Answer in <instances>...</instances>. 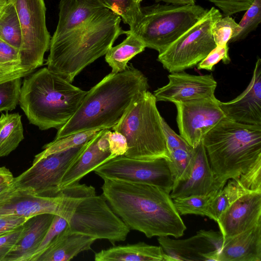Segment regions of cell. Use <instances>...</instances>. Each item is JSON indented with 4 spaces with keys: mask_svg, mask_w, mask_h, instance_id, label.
Masks as SVG:
<instances>
[{
    "mask_svg": "<svg viewBox=\"0 0 261 261\" xmlns=\"http://www.w3.org/2000/svg\"><path fill=\"white\" fill-rule=\"evenodd\" d=\"M168 83L154 91L156 101L173 103L215 97L217 83L213 75H193L176 72L168 76Z\"/></svg>",
    "mask_w": 261,
    "mask_h": 261,
    "instance_id": "obj_16",
    "label": "cell"
},
{
    "mask_svg": "<svg viewBox=\"0 0 261 261\" xmlns=\"http://www.w3.org/2000/svg\"><path fill=\"white\" fill-rule=\"evenodd\" d=\"M261 21V0H254L238 23L229 42L242 40L255 30Z\"/></svg>",
    "mask_w": 261,
    "mask_h": 261,
    "instance_id": "obj_33",
    "label": "cell"
},
{
    "mask_svg": "<svg viewBox=\"0 0 261 261\" xmlns=\"http://www.w3.org/2000/svg\"><path fill=\"white\" fill-rule=\"evenodd\" d=\"M218 261H261V223L224 239Z\"/></svg>",
    "mask_w": 261,
    "mask_h": 261,
    "instance_id": "obj_22",
    "label": "cell"
},
{
    "mask_svg": "<svg viewBox=\"0 0 261 261\" xmlns=\"http://www.w3.org/2000/svg\"><path fill=\"white\" fill-rule=\"evenodd\" d=\"M156 100L147 91L135 97L119 122L112 129L126 138L127 150L124 155L150 160L170 156L162 127Z\"/></svg>",
    "mask_w": 261,
    "mask_h": 261,
    "instance_id": "obj_6",
    "label": "cell"
},
{
    "mask_svg": "<svg viewBox=\"0 0 261 261\" xmlns=\"http://www.w3.org/2000/svg\"><path fill=\"white\" fill-rule=\"evenodd\" d=\"M161 125L168 151L177 148L192 150L193 148L180 136L177 134L161 116Z\"/></svg>",
    "mask_w": 261,
    "mask_h": 261,
    "instance_id": "obj_40",
    "label": "cell"
},
{
    "mask_svg": "<svg viewBox=\"0 0 261 261\" xmlns=\"http://www.w3.org/2000/svg\"><path fill=\"white\" fill-rule=\"evenodd\" d=\"M29 218L7 217L0 218V237L22 225Z\"/></svg>",
    "mask_w": 261,
    "mask_h": 261,
    "instance_id": "obj_46",
    "label": "cell"
},
{
    "mask_svg": "<svg viewBox=\"0 0 261 261\" xmlns=\"http://www.w3.org/2000/svg\"><path fill=\"white\" fill-rule=\"evenodd\" d=\"M158 241L163 252V261H218L224 239L220 230L201 229L185 239L165 236L159 237Z\"/></svg>",
    "mask_w": 261,
    "mask_h": 261,
    "instance_id": "obj_15",
    "label": "cell"
},
{
    "mask_svg": "<svg viewBox=\"0 0 261 261\" xmlns=\"http://www.w3.org/2000/svg\"><path fill=\"white\" fill-rule=\"evenodd\" d=\"M218 192L208 195H193L172 199L180 216L194 214L210 218L209 205Z\"/></svg>",
    "mask_w": 261,
    "mask_h": 261,
    "instance_id": "obj_30",
    "label": "cell"
},
{
    "mask_svg": "<svg viewBox=\"0 0 261 261\" xmlns=\"http://www.w3.org/2000/svg\"><path fill=\"white\" fill-rule=\"evenodd\" d=\"M14 178L9 169L5 167H0V186L4 184L12 182Z\"/></svg>",
    "mask_w": 261,
    "mask_h": 261,
    "instance_id": "obj_47",
    "label": "cell"
},
{
    "mask_svg": "<svg viewBox=\"0 0 261 261\" xmlns=\"http://www.w3.org/2000/svg\"><path fill=\"white\" fill-rule=\"evenodd\" d=\"M192 150L182 148L169 151L170 160L168 161L169 168L173 179V184L183 179L189 172L192 160Z\"/></svg>",
    "mask_w": 261,
    "mask_h": 261,
    "instance_id": "obj_34",
    "label": "cell"
},
{
    "mask_svg": "<svg viewBox=\"0 0 261 261\" xmlns=\"http://www.w3.org/2000/svg\"><path fill=\"white\" fill-rule=\"evenodd\" d=\"M103 180L102 195L130 229L148 238L184 235L187 227L170 193L151 185Z\"/></svg>",
    "mask_w": 261,
    "mask_h": 261,
    "instance_id": "obj_1",
    "label": "cell"
},
{
    "mask_svg": "<svg viewBox=\"0 0 261 261\" xmlns=\"http://www.w3.org/2000/svg\"><path fill=\"white\" fill-rule=\"evenodd\" d=\"M217 223L224 239L261 223V192L245 193L227 208Z\"/></svg>",
    "mask_w": 261,
    "mask_h": 261,
    "instance_id": "obj_18",
    "label": "cell"
},
{
    "mask_svg": "<svg viewBox=\"0 0 261 261\" xmlns=\"http://www.w3.org/2000/svg\"><path fill=\"white\" fill-rule=\"evenodd\" d=\"M238 23L230 16H222L213 24L212 33L216 46H224L228 44L234 34Z\"/></svg>",
    "mask_w": 261,
    "mask_h": 261,
    "instance_id": "obj_36",
    "label": "cell"
},
{
    "mask_svg": "<svg viewBox=\"0 0 261 261\" xmlns=\"http://www.w3.org/2000/svg\"><path fill=\"white\" fill-rule=\"evenodd\" d=\"M11 116V114L6 112V114L2 113L0 117V131L3 126L7 122Z\"/></svg>",
    "mask_w": 261,
    "mask_h": 261,
    "instance_id": "obj_49",
    "label": "cell"
},
{
    "mask_svg": "<svg viewBox=\"0 0 261 261\" xmlns=\"http://www.w3.org/2000/svg\"><path fill=\"white\" fill-rule=\"evenodd\" d=\"M217 192L209 205V218L216 222L221 215L234 201L248 192L235 179H230Z\"/></svg>",
    "mask_w": 261,
    "mask_h": 261,
    "instance_id": "obj_28",
    "label": "cell"
},
{
    "mask_svg": "<svg viewBox=\"0 0 261 261\" xmlns=\"http://www.w3.org/2000/svg\"><path fill=\"white\" fill-rule=\"evenodd\" d=\"M95 261H163L160 246L140 242L133 244L117 246L96 253Z\"/></svg>",
    "mask_w": 261,
    "mask_h": 261,
    "instance_id": "obj_25",
    "label": "cell"
},
{
    "mask_svg": "<svg viewBox=\"0 0 261 261\" xmlns=\"http://www.w3.org/2000/svg\"><path fill=\"white\" fill-rule=\"evenodd\" d=\"M105 8L101 0H60L58 22L50 43L58 42L83 27Z\"/></svg>",
    "mask_w": 261,
    "mask_h": 261,
    "instance_id": "obj_20",
    "label": "cell"
},
{
    "mask_svg": "<svg viewBox=\"0 0 261 261\" xmlns=\"http://www.w3.org/2000/svg\"><path fill=\"white\" fill-rule=\"evenodd\" d=\"M219 8L225 16L247 10L254 0H207Z\"/></svg>",
    "mask_w": 261,
    "mask_h": 261,
    "instance_id": "obj_41",
    "label": "cell"
},
{
    "mask_svg": "<svg viewBox=\"0 0 261 261\" xmlns=\"http://www.w3.org/2000/svg\"><path fill=\"white\" fill-rule=\"evenodd\" d=\"M82 145L46 155H35L32 165L13 180L14 189L40 196L53 195L71 163L85 148Z\"/></svg>",
    "mask_w": 261,
    "mask_h": 261,
    "instance_id": "obj_12",
    "label": "cell"
},
{
    "mask_svg": "<svg viewBox=\"0 0 261 261\" xmlns=\"http://www.w3.org/2000/svg\"><path fill=\"white\" fill-rule=\"evenodd\" d=\"M126 38L119 44L112 46L105 54V60L112 68V73L126 69L128 62L146 48L143 41L129 31Z\"/></svg>",
    "mask_w": 261,
    "mask_h": 261,
    "instance_id": "obj_26",
    "label": "cell"
},
{
    "mask_svg": "<svg viewBox=\"0 0 261 261\" xmlns=\"http://www.w3.org/2000/svg\"><path fill=\"white\" fill-rule=\"evenodd\" d=\"M101 130L87 142L83 151L68 168L58 186L59 191L79 182L84 176L113 159L110 151H103L98 147L97 141Z\"/></svg>",
    "mask_w": 261,
    "mask_h": 261,
    "instance_id": "obj_23",
    "label": "cell"
},
{
    "mask_svg": "<svg viewBox=\"0 0 261 261\" xmlns=\"http://www.w3.org/2000/svg\"><path fill=\"white\" fill-rule=\"evenodd\" d=\"M168 161L164 158L144 160L121 155L106 162L93 171L102 179L151 185L170 193L173 179Z\"/></svg>",
    "mask_w": 261,
    "mask_h": 261,
    "instance_id": "obj_13",
    "label": "cell"
},
{
    "mask_svg": "<svg viewBox=\"0 0 261 261\" xmlns=\"http://www.w3.org/2000/svg\"><path fill=\"white\" fill-rule=\"evenodd\" d=\"M55 215L42 214L30 218L18 241L4 261H30L46 233Z\"/></svg>",
    "mask_w": 261,
    "mask_h": 261,
    "instance_id": "obj_21",
    "label": "cell"
},
{
    "mask_svg": "<svg viewBox=\"0 0 261 261\" xmlns=\"http://www.w3.org/2000/svg\"><path fill=\"white\" fill-rule=\"evenodd\" d=\"M235 180L246 191L261 192V160Z\"/></svg>",
    "mask_w": 261,
    "mask_h": 261,
    "instance_id": "obj_38",
    "label": "cell"
},
{
    "mask_svg": "<svg viewBox=\"0 0 261 261\" xmlns=\"http://www.w3.org/2000/svg\"><path fill=\"white\" fill-rule=\"evenodd\" d=\"M12 186V182L11 183L4 184L0 186V194L10 189Z\"/></svg>",
    "mask_w": 261,
    "mask_h": 261,
    "instance_id": "obj_50",
    "label": "cell"
},
{
    "mask_svg": "<svg viewBox=\"0 0 261 261\" xmlns=\"http://www.w3.org/2000/svg\"><path fill=\"white\" fill-rule=\"evenodd\" d=\"M15 6L21 33L20 66L34 70L42 66L49 48L44 0H10Z\"/></svg>",
    "mask_w": 261,
    "mask_h": 261,
    "instance_id": "obj_11",
    "label": "cell"
},
{
    "mask_svg": "<svg viewBox=\"0 0 261 261\" xmlns=\"http://www.w3.org/2000/svg\"><path fill=\"white\" fill-rule=\"evenodd\" d=\"M21 78L16 77L0 83V112L12 111L19 103Z\"/></svg>",
    "mask_w": 261,
    "mask_h": 261,
    "instance_id": "obj_35",
    "label": "cell"
},
{
    "mask_svg": "<svg viewBox=\"0 0 261 261\" xmlns=\"http://www.w3.org/2000/svg\"><path fill=\"white\" fill-rule=\"evenodd\" d=\"M228 50V44L224 46H216L204 59L198 64V69L212 70L214 65L221 60H222L225 64H228L230 61Z\"/></svg>",
    "mask_w": 261,
    "mask_h": 261,
    "instance_id": "obj_39",
    "label": "cell"
},
{
    "mask_svg": "<svg viewBox=\"0 0 261 261\" xmlns=\"http://www.w3.org/2000/svg\"><path fill=\"white\" fill-rule=\"evenodd\" d=\"M29 75L21 87L20 108L30 123L40 129H59L75 113L87 91L47 67Z\"/></svg>",
    "mask_w": 261,
    "mask_h": 261,
    "instance_id": "obj_4",
    "label": "cell"
},
{
    "mask_svg": "<svg viewBox=\"0 0 261 261\" xmlns=\"http://www.w3.org/2000/svg\"><path fill=\"white\" fill-rule=\"evenodd\" d=\"M222 16L215 7L208 9L199 21L159 54L158 61L170 73L193 68L216 47L212 29L214 23Z\"/></svg>",
    "mask_w": 261,
    "mask_h": 261,
    "instance_id": "obj_9",
    "label": "cell"
},
{
    "mask_svg": "<svg viewBox=\"0 0 261 261\" xmlns=\"http://www.w3.org/2000/svg\"><path fill=\"white\" fill-rule=\"evenodd\" d=\"M109 149L111 156L113 158L124 155L127 150V143L125 137L120 133L111 132L109 137Z\"/></svg>",
    "mask_w": 261,
    "mask_h": 261,
    "instance_id": "obj_44",
    "label": "cell"
},
{
    "mask_svg": "<svg viewBox=\"0 0 261 261\" xmlns=\"http://www.w3.org/2000/svg\"><path fill=\"white\" fill-rule=\"evenodd\" d=\"M96 239L65 229L38 257L36 261H69L83 251L91 249Z\"/></svg>",
    "mask_w": 261,
    "mask_h": 261,
    "instance_id": "obj_24",
    "label": "cell"
},
{
    "mask_svg": "<svg viewBox=\"0 0 261 261\" xmlns=\"http://www.w3.org/2000/svg\"><path fill=\"white\" fill-rule=\"evenodd\" d=\"M71 233L106 239L113 245L124 241L130 229L113 211L105 197L94 195L76 206L66 227Z\"/></svg>",
    "mask_w": 261,
    "mask_h": 261,
    "instance_id": "obj_10",
    "label": "cell"
},
{
    "mask_svg": "<svg viewBox=\"0 0 261 261\" xmlns=\"http://www.w3.org/2000/svg\"><path fill=\"white\" fill-rule=\"evenodd\" d=\"M33 71L20 66L8 67L0 66V83L16 77H23Z\"/></svg>",
    "mask_w": 261,
    "mask_h": 261,
    "instance_id": "obj_45",
    "label": "cell"
},
{
    "mask_svg": "<svg viewBox=\"0 0 261 261\" xmlns=\"http://www.w3.org/2000/svg\"><path fill=\"white\" fill-rule=\"evenodd\" d=\"M202 143L221 187L261 160V126L238 123L225 117L204 136Z\"/></svg>",
    "mask_w": 261,
    "mask_h": 261,
    "instance_id": "obj_5",
    "label": "cell"
},
{
    "mask_svg": "<svg viewBox=\"0 0 261 261\" xmlns=\"http://www.w3.org/2000/svg\"><path fill=\"white\" fill-rule=\"evenodd\" d=\"M68 223V221L66 218L60 216L55 215L46 233L30 261H36L50 243L65 230Z\"/></svg>",
    "mask_w": 261,
    "mask_h": 261,
    "instance_id": "obj_37",
    "label": "cell"
},
{
    "mask_svg": "<svg viewBox=\"0 0 261 261\" xmlns=\"http://www.w3.org/2000/svg\"><path fill=\"white\" fill-rule=\"evenodd\" d=\"M216 97L174 103L177 109L176 122L180 135L192 147L225 115Z\"/></svg>",
    "mask_w": 261,
    "mask_h": 261,
    "instance_id": "obj_14",
    "label": "cell"
},
{
    "mask_svg": "<svg viewBox=\"0 0 261 261\" xmlns=\"http://www.w3.org/2000/svg\"><path fill=\"white\" fill-rule=\"evenodd\" d=\"M142 0H101L106 8L119 16L132 29L141 13Z\"/></svg>",
    "mask_w": 261,
    "mask_h": 261,
    "instance_id": "obj_32",
    "label": "cell"
},
{
    "mask_svg": "<svg viewBox=\"0 0 261 261\" xmlns=\"http://www.w3.org/2000/svg\"><path fill=\"white\" fill-rule=\"evenodd\" d=\"M23 229V224L15 230L0 237V261H4L7 254L18 241Z\"/></svg>",
    "mask_w": 261,
    "mask_h": 261,
    "instance_id": "obj_43",
    "label": "cell"
},
{
    "mask_svg": "<svg viewBox=\"0 0 261 261\" xmlns=\"http://www.w3.org/2000/svg\"><path fill=\"white\" fill-rule=\"evenodd\" d=\"M91 186L79 182L60 190L56 194L33 195L12 187L0 194V218L19 217L30 218L37 215L51 214L69 222L77 205L91 196Z\"/></svg>",
    "mask_w": 261,
    "mask_h": 261,
    "instance_id": "obj_8",
    "label": "cell"
},
{
    "mask_svg": "<svg viewBox=\"0 0 261 261\" xmlns=\"http://www.w3.org/2000/svg\"><path fill=\"white\" fill-rule=\"evenodd\" d=\"M222 188L218 183L211 167L202 140L193 148L189 173L183 179L173 184L170 195L174 199L193 195H208Z\"/></svg>",
    "mask_w": 261,
    "mask_h": 261,
    "instance_id": "obj_17",
    "label": "cell"
},
{
    "mask_svg": "<svg viewBox=\"0 0 261 261\" xmlns=\"http://www.w3.org/2000/svg\"><path fill=\"white\" fill-rule=\"evenodd\" d=\"M0 38L20 50V25L15 6L10 0L0 10Z\"/></svg>",
    "mask_w": 261,
    "mask_h": 261,
    "instance_id": "obj_27",
    "label": "cell"
},
{
    "mask_svg": "<svg viewBox=\"0 0 261 261\" xmlns=\"http://www.w3.org/2000/svg\"><path fill=\"white\" fill-rule=\"evenodd\" d=\"M155 2H164L172 5H194L196 0H154Z\"/></svg>",
    "mask_w": 261,
    "mask_h": 261,
    "instance_id": "obj_48",
    "label": "cell"
},
{
    "mask_svg": "<svg viewBox=\"0 0 261 261\" xmlns=\"http://www.w3.org/2000/svg\"><path fill=\"white\" fill-rule=\"evenodd\" d=\"M208 9L196 4H154L141 7L134 27L128 30L146 47L161 54L199 21Z\"/></svg>",
    "mask_w": 261,
    "mask_h": 261,
    "instance_id": "obj_7",
    "label": "cell"
},
{
    "mask_svg": "<svg viewBox=\"0 0 261 261\" xmlns=\"http://www.w3.org/2000/svg\"><path fill=\"white\" fill-rule=\"evenodd\" d=\"M23 139L21 116L18 113L11 114L10 119L0 131V157L8 155Z\"/></svg>",
    "mask_w": 261,
    "mask_h": 261,
    "instance_id": "obj_29",
    "label": "cell"
},
{
    "mask_svg": "<svg viewBox=\"0 0 261 261\" xmlns=\"http://www.w3.org/2000/svg\"><path fill=\"white\" fill-rule=\"evenodd\" d=\"M219 105L226 117L235 122L261 126V59L257 57L251 81L236 98Z\"/></svg>",
    "mask_w": 261,
    "mask_h": 261,
    "instance_id": "obj_19",
    "label": "cell"
},
{
    "mask_svg": "<svg viewBox=\"0 0 261 261\" xmlns=\"http://www.w3.org/2000/svg\"><path fill=\"white\" fill-rule=\"evenodd\" d=\"M146 76L132 64L118 73L111 72L87 91L79 108L55 139L92 129L112 128L133 100L148 91Z\"/></svg>",
    "mask_w": 261,
    "mask_h": 261,
    "instance_id": "obj_2",
    "label": "cell"
},
{
    "mask_svg": "<svg viewBox=\"0 0 261 261\" xmlns=\"http://www.w3.org/2000/svg\"><path fill=\"white\" fill-rule=\"evenodd\" d=\"M121 17L105 8L88 23L49 45L47 67L72 83L85 67L105 55L117 38L125 34Z\"/></svg>",
    "mask_w": 261,
    "mask_h": 261,
    "instance_id": "obj_3",
    "label": "cell"
},
{
    "mask_svg": "<svg viewBox=\"0 0 261 261\" xmlns=\"http://www.w3.org/2000/svg\"><path fill=\"white\" fill-rule=\"evenodd\" d=\"M20 63L19 50L0 38V66L18 67Z\"/></svg>",
    "mask_w": 261,
    "mask_h": 261,
    "instance_id": "obj_42",
    "label": "cell"
},
{
    "mask_svg": "<svg viewBox=\"0 0 261 261\" xmlns=\"http://www.w3.org/2000/svg\"><path fill=\"white\" fill-rule=\"evenodd\" d=\"M100 130L96 129L78 132L58 139H55L45 145L43 147L44 150L38 154L43 156L80 146L89 141Z\"/></svg>",
    "mask_w": 261,
    "mask_h": 261,
    "instance_id": "obj_31",
    "label": "cell"
}]
</instances>
